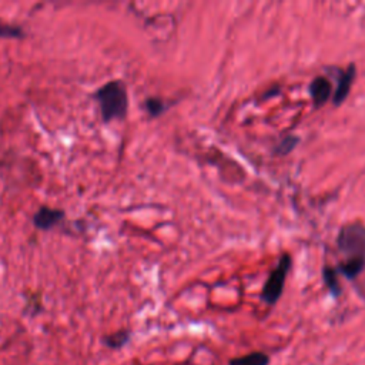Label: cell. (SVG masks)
<instances>
[{
    "mask_svg": "<svg viewBox=\"0 0 365 365\" xmlns=\"http://www.w3.org/2000/svg\"><path fill=\"white\" fill-rule=\"evenodd\" d=\"M96 97L100 103L104 121L123 118L125 115L128 100L125 87L121 81L114 80L104 84L101 88H98Z\"/></svg>",
    "mask_w": 365,
    "mask_h": 365,
    "instance_id": "cell-1",
    "label": "cell"
},
{
    "mask_svg": "<svg viewBox=\"0 0 365 365\" xmlns=\"http://www.w3.org/2000/svg\"><path fill=\"white\" fill-rule=\"evenodd\" d=\"M336 245L346 257L345 261L365 262V225L358 221L344 225L338 232Z\"/></svg>",
    "mask_w": 365,
    "mask_h": 365,
    "instance_id": "cell-2",
    "label": "cell"
},
{
    "mask_svg": "<svg viewBox=\"0 0 365 365\" xmlns=\"http://www.w3.org/2000/svg\"><path fill=\"white\" fill-rule=\"evenodd\" d=\"M289 268H291V257L288 254H284L264 284L261 299L265 304L274 305L279 299Z\"/></svg>",
    "mask_w": 365,
    "mask_h": 365,
    "instance_id": "cell-3",
    "label": "cell"
},
{
    "mask_svg": "<svg viewBox=\"0 0 365 365\" xmlns=\"http://www.w3.org/2000/svg\"><path fill=\"white\" fill-rule=\"evenodd\" d=\"M355 74H356V68L354 64H349V67H346V70L341 73L336 88L334 91V97H332V103L335 106L342 104L344 100L348 97L352 83H354V78H355Z\"/></svg>",
    "mask_w": 365,
    "mask_h": 365,
    "instance_id": "cell-4",
    "label": "cell"
},
{
    "mask_svg": "<svg viewBox=\"0 0 365 365\" xmlns=\"http://www.w3.org/2000/svg\"><path fill=\"white\" fill-rule=\"evenodd\" d=\"M309 96L314 101L315 107H321L327 103V100L331 97L332 94V86L329 83V80L327 77H315L311 83H309Z\"/></svg>",
    "mask_w": 365,
    "mask_h": 365,
    "instance_id": "cell-5",
    "label": "cell"
},
{
    "mask_svg": "<svg viewBox=\"0 0 365 365\" xmlns=\"http://www.w3.org/2000/svg\"><path fill=\"white\" fill-rule=\"evenodd\" d=\"M63 217V212L58 210H51V208H41L36 215H34V224L43 230H47L53 227L57 221H60Z\"/></svg>",
    "mask_w": 365,
    "mask_h": 365,
    "instance_id": "cell-6",
    "label": "cell"
},
{
    "mask_svg": "<svg viewBox=\"0 0 365 365\" xmlns=\"http://www.w3.org/2000/svg\"><path fill=\"white\" fill-rule=\"evenodd\" d=\"M269 358L264 352H251L238 358H232L228 365H268Z\"/></svg>",
    "mask_w": 365,
    "mask_h": 365,
    "instance_id": "cell-7",
    "label": "cell"
},
{
    "mask_svg": "<svg viewBox=\"0 0 365 365\" xmlns=\"http://www.w3.org/2000/svg\"><path fill=\"white\" fill-rule=\"evenodd\" d=\"M322 278H324V282H325L327 288L329 289V292L334 297H338L341 294V285L338 282V272H336V269L332 268V267L325 265L322 268Z\"/></svg>",
    "mask_w": 365,
    "mask_h": 365,
    "instance_id": "cell-8",
    "label": "cell"
},
{
    "mask_svg": "<svg viewBox=\"0 0 365 365\" xmlns=\"http://www.w3.org/2000/svg\"><path fill=\"white\" fill-rule=\"evenodd\" d=\"M299 143V138L295 137V135H288L285 138L281 140V143L275 147V154H279V155H287L288 153H291L295 145Z\"/></svg>",
    "mask_w": 365,
    "mask_h": 365,
    "instance_id": "cell-9",
    "label": "cell"
},
{
    "mask_svg": "<svg viewBox=\"0 0 365 365\" xmlns=\"http://www.w3.org/2000/svg\"><path fill=\"white\" fill-rule=\"evenodd\" d=\"M145 107L151 115H160L165 110V104L160 98H148L145 101Z\"/></svg>",
    "mask_w": 365,
    "mask_h": 365,
    "instance_id": "cell-10",
    "label": "cell"
},
{
    "mask_svg": "<svg viewBox=\"0 0 365 365\" xmlns=\"http://www.w3.org/2000/svg\"><path fill=\"white\" fill-rule=\"evenodd\" d=\"M127 339H128V332L121 331V332H117V334L110 335V336L106 339V342H107V345H110L111 348H118V346L124 345Z\"/></svg>",
    "mask_w": 365,
    "mask_h": 365,
    "instance_id": "cell-11",
    "label": "cell"
},
{
    "mask_svg": "<svg viewBox=\"0 0 365 365\" xmlns=\"http://www.w3.org/2000/svg\"><path fill=\"white\" fill-rule=\"evenodd\" d=\"M21 30L13 26H7L0 21V37H20Z\"/></svg>",
    "mask_w": 365,
    "mask_h": 365,
    "instance_id": "cell-12",
    "label": "cell"
}]
</instances>
